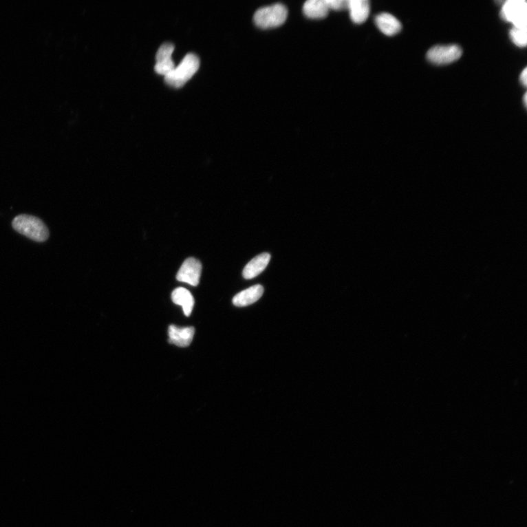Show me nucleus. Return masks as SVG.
I'll list each match as a JSON object with an SVG mask.
<instances>
[{
	"label": "nucleus",
	"instance_id": "nucleus-1",
	"mask_svg": "<svg viewBox=\"0 0 527 527\" xmlns=\"http://www.w3.org/2000/svg\"><path fill=\"white\" fill-rule=\"evenodd\" d=\"M12 226L17 232L36 242H45L50 237L47 226L35 216L18 215L14 219Z\"/></svg>",
	"mask_w": 527,
	"mask_h": 527
},
{
	"label": "nucleus",
	"instance_id": "nucleus-2",
	"mask_svg": "<svg viewBox=\"0 0 527 527\" xmlns=\"http://www.w3.org/2000/svg\"><path fill=\"white\" fill-rule=\"evenodd\" d=\"M200 66V61L197 55L190 53L187 54L175 69L165 76L166 83L175 88L184 86L189 80L197 72Z\"/></svg>",
	"mask_w": 527,
	"mask_h": 527
},
{
	"label": "nucleus",
	"instance_id": "nucleus-3",
	"mask_svg": "<svg viewBox=\"0 0 527 527\" xmlns=\"http://www.w3.org/2000/svg\"><path fill=\"white\" fill-rule=\"evenodd\" d=\"M288 17V10L278 3L259 9L254 16L255 25L261 29L281 26Z\"/></svg>",
	"mask_w": 527,
	"mask_h": 527
},
{
	"label": "nucleus",
	"instance_id": "nucleus-4",
	"mask_svg": "<svg viewBox=\"0 0 527 527\" xmlns=\"http://www.w3.org/2000/svg\"><path fill=\"white\" fill-rule=\"evenodd\" d=\"M501 17L511 22L514 28L526 29L527 4L524 0H508L504 3Z\"/></svg>",
	"mask_w": 527,
	"mask_h": 527
},
{
	"label": "nucleus",
	"instance_id": "nucleus-5",
	"mask_svg": "<svg viewBox=\"0 0 527 527\" xmlns=\"http://www.w3.org/2000/svg\"><path fill=\"white\" fill-rule=\"evenodd\" d=\"M462 55V50L457 45H435L427 53L429 61L435 65H448L458 59Z\"/></svg>",
	"mask_w": 527,
	"mask_h": 527
},
{
	"label": "nucleus",
	"instance_id": "nucleus-6",
	"mask_svg": "<svg viewBox=\"0 0 527 527\" xmlns=\"http://www.w3.org/2000/svg\"><path fill=\"white\" fill-rule=\"evenodd\" d=\"M202 266L201 262L195 258H189L183 262L178 275L177 279L193 286L200 283Z\"/></svg>",
	"mask_w": 527,
	"mask_h": 527
},
{
	"label": "nucleus",
	"instance_id": "nucleus-7",
	"mask_svg": "<svg viewBox=\"0 0 527 527\" xmlns=\"http://www.w3.org/2000/svg\"><path fill=\"white\" fill-rule=\"evenodd\" d=\"M175 50V45L166 43L160 47L156 54L155 71L160 75L167 76L175 69V65L171 58Z\"/></svg>",
	"mask_w": 527,
	"mask_h": 527
},
{
	"label": "nucleus",
	"instance_id": "nucleus-8",
	"mask_svg": "<svg viewBox=\"0 0 527 527\" xmlns=\"http://www.w3.org/2000/svg\"><path fill=\"white\" fill-rule=\"evenodd\" d=\"M193 327H179L170 325L168 330L169 342L179 347H189L194 337Z\"/></svg>",
	"mask_w": 527,
	"mask_h": 527
},
{
	"label": "nucleus",
	"instance_id": "nucleus-9",
	"mask_svg": "<svg viewBox=\"0 0 527 527\" xmlns=\"http://www.w3.org/2000/svg\"><path fill=\"white\" fill-rule=\"evenodd\" d=\"M347 9L355 24H362L370 14V3L368 0H348Z\"/></svg>",
	"mask_w": 527,
	"mask_h": 527
},
{
	"label": "nucleus",
	"instance_id": "nucleus-10",
	"mask_svg": "<svg viewBox=\"0 0 527 527\" xmlns=\"http://www.w3.org/2000/svg\"><path fill=\"white\" fill-rule=\"evenodd\" d=\"M375 22L377 28L388 36H395L402 30L400 22L394 16L387 13L376 16Z\"/></svg>",
	"mask_w": 527,
	"mask_h": 527
},
{
	"label": "nucleus",
	"instance_id": "nucleus-11",
	"mask_svg": "<svg viewBox=\"0 0 527 527\" xmlns=\"http://www.w3.org/2000/svg\"><path fill=\"white\" fill-rule=\"evenodd\" d=\"M270 260V255L268 253L261 254L252 259L244 270L243 276L244 279L250 280L258 277L266 269Z\"/></svg>",
	"mask_w": 527,
	"mask_h": 527
},
{
	"label": "nucleus",
	"instance_id": "nucleus-12",
	"mask_svg": "<svg viewBox=\"0 0 527 527\" xmlns=\"http://www.w3.org/2000/svg\"><path fill=\"white\" fill-rule=\"evenodd\" d=\"M264 293L263 286L256 285L238 293L233 299V304L237 307H246L257 302Z\"/></svg>",
	"mask_w": 527,
	"mask_h": 527
},
{
	"label": "nucleus",
	"instance_id": "nucleus-13",
	"mask_svg": "<svg viewBox=\"0 0 527 527\" xmlns=\"http://www.w3.org/2000/svg\"><path fill=\"white\" fill-rule=\"evenodd\" d=\"M303 13L309 19H320L329 14L325 0H308L303 6Z\"/></svg>",
	"mask_w": 527,
	"mask_h": 527
},
{
	"label": "nucleus",
	"instance_id": "nucleus-14",
	"mask_svg": "<svg viewBox=\"0 0 527 527\" xmlns=\"http://www.w3.org/2000/svg\"><path fill=\"white\" fill-rule=\"evenodd\" d=\"M171 300L176 305L182 306L183 312L189 316L194 306V299L191 293L186 289L179 288L171 294Z\"/></svg>",
	"mask_w": 527,
	"mask_h": 527
},
{
	"label": "nucleus",
	"instance_id": "nucleus-15",
	"mask_svg": "<svg viewBox=\"0 0 527 527\" xmlns=\"http://www.w3.org/2000/svg\"><path fill=\"white\" fill-rule=\"evenodd\" d=\"M512 41L519 47H525L527 43L526 29L513 28L510 32Z\"/></svg>",
	"mask_w": 527,
	"mask_h": 527
},
{
	"label": "nucleus",
	"instance_id": "nucleus-16",
	"mask_svg": "<svg viewBox=\"0 0 527 527\" xmlns=\"http://www.w3.org/2000/svg\"><path fill=\"white\" fill-rule=\"evenodd\" d=\"M329 10H343L347 9L348 0H325Z\"/></svg>",
	"mask_w": 527,
	"mask_h": 527
},
{
	"label": "nucleus",
	"instance_id": "nucleus-17",
	"mask_svg": "<svg viewBox=\"0 0 527 527\" xmlns=\"http://www.w3.org/2000/svg\"><path fill=\"white\" fill-rule=\"evenodd\" d=\"M521 83L524 85V87H526L527 85V69L525 68V69L523 71V72L521 74Z\"/></svg>",
	"mask_w": 527,
	"mask_h": 527
},
{
	"label": "nucleus",
	"instance_id": "nucleus-18",
	"mask_svg": "<svg viewBox=\"0 0 527 527\" xmlns=\"http://www.w3.org/2000/svg\"><path fill=\"white\" fill-rule=\"evenodd\" d=\"M524 102L525 107H526V105H527V95H526V94L524 96Z\"/></svg>",
	"mask_w": 527,
	"mask_h": 527
}]
</instances>
